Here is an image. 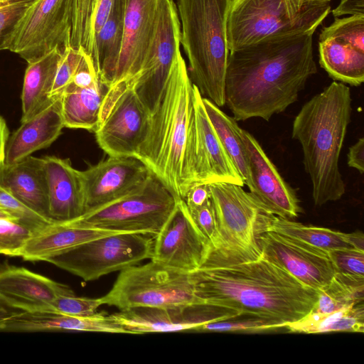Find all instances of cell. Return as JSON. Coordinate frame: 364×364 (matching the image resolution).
I'll list each match as a JSON object with an SVG mask.
<instances>
[{
    "instance_id": "cell-1",
    "label": "cell",
    "mask_w": 364,
    "mask_h": 364,
    "mask_svg": "<svg viewBox=\"0 0 364 364\" xmlns=\"http://www.w3.org/2000/svg\"><path fill=\"white\" fill-rule=\"evenodd\" d=\"M313 34L269 38L229 53L225 105L236 121H269L298 100L317 73Z\"/></svg>"
},
{
    "instance_id": "cell-2",
    "label": "cell",
    "mask_w": 364,
    "mask_h": 364,
    "mask_svg": "<svg viewBox=\"0 0 364 364\" xmlns=\"http://www.w3.org/2000/svg\"><path fill=\"white\" fill-rule=\"evenodd\" d=\"M190 276L200 302L269 321L276 328L309 314L319 294L263 257L238 262L205 259Z\"/></svg>"
},
{
    "instance_id": "cell-3",
    "label": "cell",
    "mask_w": 364,
    "mask_h": 364,
    "mask_svg": "<svg viewBox=\"0 0 364 364\" xmlns=\"http://www.w3.org/2000/svg\"><path fill=\"white\" fill-rule=\"evenodd\" d=\"M195 85L181 55L151 114L136 156L176 197L198 184L193 164Z\"/></svg>"
},
{
    "instance_id": "cell-4",
    "label": "cell",
    "mask_w": 364,
    "mask_h": 364,
    "mask_svg": "<svg viewBox=\"0 0 364 364\" xmlns=\"http://www.w3.org/2000/svg\"><path fill=\"white\" fill-rule=\"evenodd\" d=\"M351 103L350 88L333 81L306 102L294 119L291 136L301 146L316 205L338 200L345 193L338 162L350 122Z\"/></svg>"
},
{
    "instance_id": "cell-5",
    "label": "cell",
    "mask_w": 364,
    "mask_h": 364,
    "mask_svg": "<svg viewBox=\"0 0 364 364\" xmlns=\"http://www.w3.org/2000/svg\"><path fill=\"white\" fill-rule=\"evenodd\" d=\"M228 4L229 0H177L176 4L190 77L201 95L219 107L225 105Z\"/></svg>"
},
{
    "instance_id": "cell-6",
    "label": "cell",
    "mask_w": 364,
    "mask_h": 364,
    "mask_svg": "<svg viewBox=\"0 0 364 364\" xmlns=\"http://www.w3.org/2000/svg\"><path fill=\"white\" fill-rule=\"evenodd\" d=\"M218 228V242L205 259L226 262L262 257L258 237L275 216L242 186L227 182L208 183Z\"/></svg>"
},
{
    "instance_id": "cell-7",
    "label": "cell",
    "mask_w": 364,
    "mask_h": 364,
    "mask_svg": "<svg viewBox=\"0 0 364 364\" xmlns=\"http://www.w3.org/2000/svg\"><path fill=\"white\" fill-rule=\"evenodd\" d=\"M331 11V0L318 1L299 12L294 11L287 0H229V51L269 38L314 33Z\"/></svg>"
},
{
    "instance_id": "cell-8",
    "label": "cell",
    "mask_w": 364,
    "mask_h": 364,
    "mask_svg": "<svg viewBox=\"0 0 364 364\" xmlns=\"http://www.w3.org/2000/svg\"><path fill=\"white\" fill-rule=\"evenodd\" d=\"M178 199L151 173L143 183L129 193L69 222L80 227L143 232L155 237Z\"/></svg>"
},
{
    "instance_id": "cell-9",
    "label": "cell",
    "mask_w": 364,
    "mask_h": 364,
    "mask_svg": "<svg viewBox=\"0 0 364 364\" xmlns=\"http://www.w3.org/2000/svg\"><path fill=\"white\" fill-rule=\"evenodd\" d=\"M102 304L119 310L134 307H168L200 302L190 273L156 262L134 265L120 271Z\"/></svg>"
},
{
    "instance_id": "cell-10",
    "label": "cell",
    "mask_w": 364,
    "mask_h": 364,
    "mask_svg": "<svg viewBox=\"0 0 364 364\" xmlns=\"http://www.w3.org/2000/svg\"><path fill=\"white\" fill-rule=\"evenodd\" d=\"M154 237L136 232H120L97 237L53 255L46 262L82 278L96 280L151 259Z\"/></svg>"
},
{
    "instance_id": "cell-11",
    "label": "cell",
    "mask_w": 364,
    "mask_h": 364,
    "mask_svg": "<svg viewBox=\"0 0 364 364\" xmlns=\"http://www.w3.org/2000/svg\"><path fill=\"white\" fill-rule=\"evenodd\" d=\"M72 0H35L17 26L9 50L28 63L70 46Z\"/></svg>"
},
{
    "instance_id": "cell-12",
    "label": "cell",
    "mask_w": 364,
    "mask_h": 364,
    "mask_svg": "<svg viewBox=\"0 0 364 364\" xmlns=\"http://www.w3.org/2000/svg\"><path fill=\"white\" fill-rule=\"evenodd\" d=\"M181 26L173 0H160L154 38L141 70L132 82L136 95L151 115L171 69L181 55Z\"/></svg>"
},
{
    "instance_id": "cell-13",
    "label": "cell",
    "mask_w": 364,
    "mask_h": 364,
    "mask_svg": "<svg viewBox=\"0 0 364 364\" xmlns=\"http://www.w3.org/2000/svg\"><path fill=\"white\" fill-rule=\"evenodd\" d=\"M160 0H126L122 50L107 97L115 100L140 73L151 46Z\"/></svg>"
},
{
    "instance_id": "cell-14",
    "label": "cell",
    "mask_w": 364,
    "mask_h": 364,
    "mask_svg": "<svg viewBox=\"0 0 364 364\" xmlns=\"http://www.w3.org/2000/svg\"><path fill=\"white\" fill-rule=\"evenodd\" d=\"M210 247L209 241L193 222L185 200L179 198L174 210L154 237L151 260L191 273L201 266Z\"/></svg>"
},
{
    "instance_id": "cell-15",
    "label": "cell",
    "mask_w": 364,
    "mask_h": 364,
    "mask_svg": "<svg viewBox=\"0 0 364 364\" xmlns=\"http://www.w3.org/2000/svg\"><path fill=\"white\" fill-rule=\"evenodd\" d=\"M130 334L192 331L203 324L241 316L236 310L196 302L168 307H134L113 314Z\"/></svg>"
},
{
    "instance_id": "cell-16",
    "label": "cell",
    "mask_w": 364,
    "mask_h": 364,
    "mask_svg": "<svg viewBox=\"0 0 364 364\" xmlns=\"http://www.w3.org/2000/svg\"><path fill=\"white\" fill-rule=\"evenodd\" d=\"M150 118L134 89L128 88L116 100L94 132L96 141L108 156L135 157Z\"/></svg>"
},
{
    "instance_id": "cell-17",
    "label": "cell",
    "mask_w": 364,
    "mask_h": 364,
    "mask_svg": "<svg viewBox=\"0 0 364 364\" xmlns=\"http://www.w3.org/2000/svg\"><path fill=\"white\" fill-rule=\"evenodd\" d=\"M258 242L262 257L317 291L326 287L335 275L327 252L269 230L259 236Z\"/></svg>"
},
{
    "instance_id": "cell-18",
    "label": "cell",
    "mask_w": 364,
    "mask_h": 364,
    "mask_svg": "<svg viewBox=\"0 0 364 364\" xmlns=\"http://www.w3.org/2000/svg\"><path fill=\"white\" fill-rule=\"evenodd\" d=\"M151 173L136 157L111 156L80 171L85 213L129 193L143 183Z\"/></svg>"
},
{
    "instance_id": "cell-19",
    "label": "cell",
    "mask_w": 364,
    "mask_h": 364,
    "mask_svg": "<svg viewBox=\"0 0 364 364\" xmlns=\"http://www.w3.org/2000/svg\"><path fill=\"white\" fill-rule=\"evenodd\" d=\"M249 162L250 192L272 214L293 219L301 213L295 190L282 177L257 140L242 129Z\"/></svg>"
},
{
    "instance_id": "cell-20",
    "label": "cell",
    "mask_w": 364,
    "mask_h": 364,
    "mask_svg": "<svg viewBox=\"0 0 364 364\" xmlns=\"http://www.w3.org/2000/svg\"><path fill=\"white\" fill-rule=\"evenodd\" d=\"M193 164L197 183L227 182L245 185L210 123L203 96L196 85Z\"/></svg>"
},
{
    "instance_id": "cell-21",
    "label": "cell",
    "mask_w": 364,
    "mask_h": 364,
    "mask_svg": "<svg viewBox=\"0 0 364 364\" xmlns=\"http://www.w3.org/2000/svg\"><path fill=\"white\" fill-rule=\"evenodd\" d=\"M75 294L67 285L23 267L0 269V298L12 307L28 311H53L61 296Z\"/></svg>"
},
{
    "instance_id": "cell-22",
    "label": "cell",
    "mask_w": 364,
    "mask_h": 364,
    "mask_svg": "<svg viewBox=\"0 0 364 364\" xmlns=\"http://www.w3.org/2000/svg\"><path fill=\"white\" fill-rule=\"evenodd\" d=\"M48 183V218L53 223L75 220L85 213L80 171L69 159L43 158Z\"/></svg>"
},
{
    "instance_id": "cell-23",
    "label": "cell",
    "mask_w": 364,
    "mask_h": 364,
    "mask_svg": "<svg viewBox=\"0 0 364 364\" xmlns=\"http://www.w3.org/2000/svg\"><path fill=\"white\" fill-rule=\"evenodd\" d=\"M61 111V95L53 97L39 112L21 122L9 136L4 164L17 163L33 152L48 147L64 128Z\"/></svg>"
},
{
    "instance_id": "cell-24",
    "label": "cell",
    "mask_w": 364,
    "mask_h": 364,
    "mask_svg": "<svg viewBox=\"0 0 364 364\" xmlns=\"http://www.w3.org/2000/svg\"><path fill=\"white\" fill-rule=\"evenodd\" d=\"M76 331L111 333H129L113 314L95 313L85 316L66 315L54 311H21L4 323L1 331Z\"/></svg>"
},
{
    "instance_id": "cell-25",
    "label": "cell",
    "mask_w": 364,
    "mask_h": 364,
    "mask_svg": "<svg viewBox=\"0 0 364 364\" xmlns=\"http://www.w3.org/2000/svg\"><path fill=\"white\" fill-rule=\"evenodd\" d=\"M0 187L26 207L53 223L48 218V183L43 158L28 156L0 170Z\"/></svg>"
},
{
    "instance_id": "cell-26",
    "label": "cell",
    "mask_w": 364,
    "mask_h": 364,
    "mask_svg": "<svg viewBox=\"0 0 364 364\" xmlns=\"http://www.w3.org/2000/svg\"><path fill=\"white\" fill-rule=\"evenodd\" d=\"M120 232L80 227L69 221L52 223L38 230L27 241L19 257L29 261L48 257L91 240Z\"/></svg>"
},
{
    "instance_id": "cell-27",
    "label": "cell",
    "mask_w": 364,
    "mask_h": 364,
    "mask_svg": "<svg viewBox=\"0 0 364 364\" xmlns=\"http://www.w3.org/2000/svg\"><path fill=\"white\" fill-rule=\"evenodd\" d=\"M107 90L100 80L85 87L69 84L61 95L64 127L95 132Z\"/></svg>"
},
{
    "instance_id": "cell-28",
    "label": "cell",
    "mask_w": 364,
    "mask_h": 364,
    "mask_svg": "<svg viewBox=\"0 0 364 364\" xmlns=\"http://www.w3.org/2000/svg\"><path fill=\"white\" fill-rule=\"evenodd\" d=\"M63 53L55 49L38 60L28 63L21 92V122L33 116L53 98L50 93Z\"/></svg>"
},
{
    "instance_id": "cell-29",
    "label": "cell",
    "mask_w": 364,
    "mask_h": 364,
    "mask_svg": "<svg viewBox=\"0 0 364 364\" xmlns=\"http://www.w3.org/2000/svg\"><path fill=\"white\" fill-rule=\"evenodd\" d=\"M126 0H113L109 14L95 41L96 73L108 89L112 86L124 34Z\"/></svg>"
},
{
    "instance_id": "cell-30",
    "label": "cell",
    "mask_w": 364,
    "mask_h": 364,
    "mask_svg": "<svg viewBox=\"0 0 364 364\" xmlns=\"http://www.w3.org/2000/svg\"><path fill=\"white\" fill-rule=\"evenodd\" d=\"M113 0H72L70 47L81 48L96 70V38L105 24Z\"/></svg>"
},
{
    "instance_id": "cell-31",
    "label": "cell",
    "mask_w": 364,
    "mask_h": 364,
    "mask_svg": "<svg viewBox=\"0 0 364 364\" xmlns=\"http://www.w3.org/2000/svg\"><path fill=\"white\" fill-rule=\"evenodd\" d=\"M321 67L335 81L359 86L364 81V53L336 38L318 43Z\"/></svg>"
},
{
    "instance_id": "cell-32",
    "label": "cell",
    "mask_w": 364,
    "mask_h": 364,
    "mask_svg": "<svg viewBox=\"0 0 364 364\" xmlns=\"http://www.w3.org/2000/svg\"><path fill=\"white\" fill-rule=\"evenodd\" d=\"M268 230L327 252L338 249L354 248L350 240V233L306 225L276 215L273 218Z\"/></svg>"
},
{
    "instance_id": "cell-33",
    "label": "cell",
    "mask_w": 364,
    "mask_h": 364,
    "mask_svg": "<svg viewBox=\"0 0 364 364\" xmlns=\"http://www.w3.org/2000/svg\"><path fill=\"white\" fill-rule=\"evenodd\" d=\"M208 117L222 145L240 174L245 185L249 178V162L242 137V129L233 117L223 112L210 100L203 97Z\"/></svg>"
},
{
    "instance_id": "cell-34",
    "label": "cell",
    "mask_w": 364,
    "mask_h": 364,
    "mask_svg": "<svg viewBox=\"0 0 364 364\" xmlns=\"http://www.w3.org/2000/svg\"><path fill=\"white\" fill-rule=\"evenodd\" d=\"M364 278L335 273L331 281L319 291L310 312L328 314L363 302Z\"/></svg>"
},
{
    "instance_id": "cell-35",
    "label": "cell",
    "mask_w": 364,
    "mask_h": 364,
    "mask_svg": "<svg viewBox=\"0 0 364 364\" xmlns=\"http://www.w3.org/2000/svg\"><path fill=\"white\" fill-rule=\"evenodd\" d=\"M336 38L364 53V15L336 17L333 22L324 27L319 35V41Z\"/></svg>"
},
{
    "instance_id": "cell-36",
    "label": "cell",
    "mask_w": 364,
    "mask_h": 364,
    "mask_svg": "<svg viewBox=\"0 0 364 364\" xmlns=\"http://www.w3.org/2000/svg\"><path fill=\"white\" fill-rule=\"evenodd\" d=\"M38 230L18 219L0 218V254L19 257L27 241Z\"/></svg>"
},
{
    "instance_id": "cell-37",
    "label": "cell",
    "mask_w": 364,
    "mask_h": 364,
    "mask_svg": "<svg viewBox=\"0 0 364 364\" xmlns=\"http://www.w3.org/2000/svg\"><path fill=\"white\" fill-rule=\"evenodd\" d=\"M35 0H0V50H9L15 30Z\"/></svg>"
},
{
    "instance_id": "cell-38",
    "label": "cell",
    "mask_w": 364,
    "mask_h": 364,
    "mask_svg": "<svg viewBox=\"0 0 364 364\" xmlns=\"http://www.w3.org/2000/svg\"><path fill=\"white\" fill-rule=\"evenodd\" d=\"M236 318L207 323L195 328L192 331L200 332H257L276 328L272 322L258 317L250 316L248 318L243 319H236Z\"/></svg>"
},
{
    "instance_id": "cell-39",
    "label": "cell",
    "mask_w": 364,
    "mask_h": 364,
    "mask_svg": "<svg viewBox=\"0 0 364 364\" xmlns=\"http://www.w3.org/2000/svg\"><path fill=\"white\" fill-rule=\"evenodd\" d=\"M336 273L354 278H364V251L338 249L328 252Z\"/></svg>"
},
{
    "instance_id": "cell-40",
    "label": "cell",
    "mask_w": 364,
    "mask_h": 364,
    "mask_svg": "<svg viewBox=\"0 0 364 364\" xmlns=\"http://www.w3.org/2000/svg\"><path fill=\"white\" fill-rule=\"evenodd\" d=\"M102 304V298L76 296L75 294L61 296L53 303V311L75 316L94 314Z\"/></svg>"
},
{
    "instance_id": "cell-41",
    "label": "cell",
    "mask_w": 364,
    "mask_h": 364,
    "mask_svg": "<svg viewBox=\"0 0 364 364\" xmlns=\"http://www.w3.org/2000/svg\"><path fill=\"white\" fill-rule=\"evenodd\" d=\"M188 208L193 222L209 241L210 249L215 248L218 242V228L211 199L208 200L202 205Z\"/></svg>"
},
{
    "instance_id": "cell-42",
    "label": "cell",
    "mask_w": 364,
    "mask_h": 364,
    "mask_svg": "<svg viewBox=\"0 0 364 364\" xmlns=\"http://www.w3.org/2000/svg\"><path fill=\"white\" fill-rule=\"evenodd\" d=\"M82 56V49L75 50L68 48L63 53L60 61L50 97L61 95L67 86L71 82L75 72Z\"/></svg>"
},
{
    "instance_id": "cell-43",
    "label": "cell",
    "mask_w": 364,
    "mask_h": 364,
    "mask_svg": "<svg viewBox=\"0 0 364 364\" xmlns=\"http://www.w3.org/2000/svg\"><path fill=\"white\" fill-rule=\"evenodd\" d=\"M0 207L9 213L15 218L37 229L52 223L26 207L11 194L1 187Z\"/></svg>"
},
{
    "instance_id": "cell-44",
    "label": "cell",
    "mask_w": 364,
    "mask_h": 364,
    "mask_svg": "<svg viewBox=\"0 0 364 364\" xmlns=\"http://www.w3.org/2000/svg\"><path fill=\"white\" fill-rule=\"evenodd\" d=\"M97 80L99 78L92 58L82 50L80 60L70 84L78 87H85Z\"/></svg>"
},
{
    "instance_id": "cell-45",
    "label": "cell",
    "mask_w": 364,
    "mask_h": 364,
    "mask_svg": "<svg viewBox=\"0 0 364 364\" xmlns=\"http://www.w3.org/2000/svg\"><path fill=\"white\" fill-rule=\"evenodd\" d=\"M210 198L208 183H198L187 191L183 200L188 208H195L202 205Z\"/></svg>"
},
{
    "instance_id": "cell-46",
    "label": "cell",
    "mask_w": 364,
    "mask_h": 364,
    "mask_svg": "<svg viewBox=\"0 0 364 364\" xmlns=\"http://www.w3.org/2000/svg\"><path fill=\"white\" fill-rule=\"evenodd\" d=\"M348 165L358 171L360 173L364 172V139L360 138L349 148L347 155Z\"/></svg>"
},
{
    "instance_id": "cell-47",
    "label": "cell",
    "mask_w": 364,
    "mask_h": 364,
    "mask_svg": "<svg viewBox=\"0 0 364 364\" xmlns=\"http://www.w3.org/2000/svg\"><path fill=\"white\" fill-rule=\"evenodd\" d=\"M331 11L335 18L344 15H364V0H341Z\"/></svg>"
},
{
    "instance_id": "cell-48",
    "label": "cell",
    "mask_w": 364,
    "mask_h": 364,
    "mask_svg": "<svg viewBox=\"0 0 364 364\" xmlns=\"http://www.w3.org/2000/svg\"><path fill=\"white\" fill-rule=\"evenodd\" d=\"M9 131L5 119L0 115V170L4 165L6 141Z\"/></svg>"
},
{
    "instance_id": "cell-49",
    "label": "cell",
    "mask_w": 364,
    "mask_h": 364,
    "mask_svg": "<svg viewBox=\"0 0 364 364\" xmlns=\"http://www.w3.org/2000/svg\"><path fill=\"white\" fill-rule=\"evenodd\" d=\"M21 311L23 310L11 306L0 298V331L7 319Z\"/></svg>"
},
{
    "instance_id": "cell-50",
    "label": "cell",
    "mask_w": 364,
    "mask_h": 364,
    "mask_svg": "<svg viewBox=\"0 0 364 364\" xmlns=\"http://www.w3.org/2000/svg\"><path fill=\"white\" fill-rule=\"evenodd\" d=\"M350 240L355 249L364 251V235L361 231L350 233Z\"/></svg>"
},
{
    "instance_id": "cell-51",
    "label": "cell",
    "mask_w": 364,
    "mask_h": 364,
    "mask_svg": "<svg viewBox=\"0 0 364 364\" xmlns=\"http://www.w3.org/2000/svg\"><path fill=\"white\" fill-rule=\"evenodd\" d=\"M320 0H287L290 7L296 12H299L312 4Z\"/></svg>"
},
{
    "instance_id": "cell-52",
    "label": "cell",
    "mask_w": 364,
    "mask_h": 364,
    "mask_svg": "<svg viewBox=\"0 0 364 364\" xmlns=\"http://www.w3.org/2000/svg\"><path fill=\"white\" fill-rule=\"evenodd\" d=\"M0 218L16 219L14 216H12L9 213L6 211L5 210L1 208V207H0Z\"/></svg>"
}]
</instances>
